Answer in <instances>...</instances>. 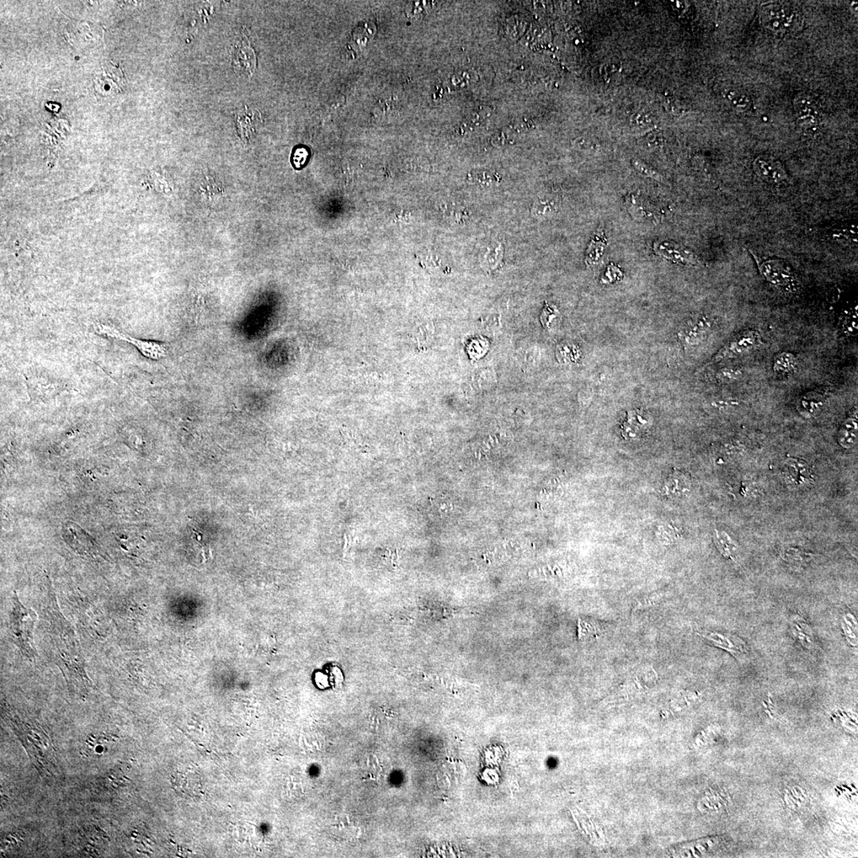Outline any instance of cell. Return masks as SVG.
<instances>
[{"mask_svg": "<svg viewBox=\"0 0 858 858\" xmlns=\"http://www.w3.org/2000/svg\"><path fill=\"white\" fill-rule=\"evenodd\" d=\"M4 717L12 727L41 776L46 780L55 777L57 774L56 750L47 730L33 719L22 718L6 708Z\"/></svg>", "mask_w": 858, "mask_h": 858, "instance_id": "1", "label": "cell"}, {"mask_svg": "<svg viewBox=\"0 0 858 858\" xmlns=\"http://www.w3.org/2000/svg\"><path fill=\"white\" fill-rule=\"evenodd\" d=\"M37 619L38 616L36 613L26 607L20 601L17 594H14L10 612V636L21 653L30 660H34L38 655L34 644Z\"/></svg>", "mask_w": 858, "mask_h": 858, "instance_id": "2", "label": "cell"}, {"mask_svg": "<svg viewBox=\"0 0 858 858\" xmlns=\"http://www.w3.org/2000/svg\"><path fill=\"white\" fill-rule=\"evenodd\" d=\"M760 19L765 28L776 34H792L798 30L801 25V18L798 12L781 3L762 5Z\"/></svg>", "mask_w": 858, "mask_h": 858, "instance_id": "3", "label": "cell"}, {"mask_svg": "<svg viewBox=\"0 0 858 858\" xmlns=\"http://www.w3.org/2000/svg\"><path fill=\"white\" fill-rule=\"evenodd\" d=\"M93 329L95 333L106 338L125 341L131 344L149 360H160L166 355V345L163 343L134 338L129 335L121 333L118 329L100 322L94 323Z\"/></svg>", "mask_w": 858, "mask_h": 858, "instance_id": "4", "label": "cell"}, {"mask_svg": "<svg viewBox=\"0 0 858 858\" xmlns=\"http://www.w3.org/2000/svg\"><path fill=\"white\" fill-rule=\"evenodd\" d=\"M761 343L760 333L756 329H746L740 332L725 344L711 360L710 364L738 358L750 353Z\"/></svg>", "mask_w": 858, "mask_h": 858, "instance_id": "5", "label": "cell"}, {"mask_svg": "<svg viewBox=\"0 0 858 858\" xmlns=\"http://www.w3.org/2000/svg\"><path fill=\"white\" fill-rule=\"evenodd\" d=\"M793 108L797 124L804 131L810 134L819 132L823 122V114L817 100L808 94L801 93L794 100Z\"/></svg>", "mask_w": 858, "mask_h": 858, "instance_id": "6", "label": "cell"}, {"mask_svg": "<svg viewBox=\"0 0 858 858\" xmlns=\"http://www.w3.org/2000/svg\"><path fill=\"white\" fill-rule=\"evenodd\" d=\"M109 843V837L97 826L89 825L79 830L75 850L80 857H98Z\"/></svg>", "mask_w": 858, "mask_h": 858, "instance_id": "7", "label": "cell"}, {"mask_svg": "<svg viewBox=\"0 0 858 858\" xmlns=\"http://www.w3.org/2000/svg\"><path fill=\"white\" fill-rule=\"evenodd\" d=\"M131 766L130 764L122 762L114 769L106 772L104 775L91 783V790L98 796L116 795L119 792L124 790L129 783V777L127 772L131 769Z\"/></svg>", "mask_w": 858, "mask_h": 858, "instance_id": "8", "label": "cell"}, {"mask_svg": "<svg viewBox=\"0 0 858 858\" xmlns=\"http://www.w3.org/2000/svg\"><path fill=\"white\" fill-rule=\"evenodd\" d=\"M93 89L100 97L119 93L124 86V77L121 68L113 62H106L93 78Z\"/></svg>", "mask_w": 858, "mask_h": 858, "instance_id": "9", "label": "cell"}, {"mask_svg": "<svg viewBox=\"0 0 858 858\" xmlns=\"http://www.w3.org/2000/svg\"><path fill=\"white\" fill-rule=\"evenodd\" d=\"M785 481L792 487L803 488L814 482L813 470L808 462L799 458L790 457L783 468Z\"/></svg>", "mask_w": 858, "mask_h": 858, "instance_id": "10", "label": "cell"}, {"mask_svg": "<svg viewBox=\"0 0 858 858\" xmlns=\"http://www.w3.org/2000/svg\"><path fill=\"white\" fill-rule=\"evenodd\" d=\"M829 395V388L825 386L803 393L797 400V411L804 418H812L822 411Z\"/></svg>", "mask_w": 858, "mask_h": 858, "instance_id": "11", "label": "cell"}, {"mask_svg": "<svg viewBox=\"0 0 858 858\" xmlns=\"http://www.w3.org/2000/svg\"><path fill=\"white\" fill-rule=\"evenodd\" d=\"M711 326L712 322L707 317L701 316L691 319L680 329L679 339L686 348L700 345L707 338Z\"/></svg>", "mask_w": 858, "mask_h": 858, "instance_id": "12", "label": "cell"}, {"mask_svg": "<svg viewBox=\"0 0 858 858\" xmlns=\"http://www.w3.org/2000/svg\"><path fill=\"white\" fill-rule=\"evenodd\" d=\"M754 171L766 183L779 184L787 178L783 164L776 158L765 156L756 158L753 164Z\"/></svg>", "mask_w": 858, "mask_h": 858, "instance_id": "13", "label": "cell"}, {"mask_svg": "<svg viewBox=\"0 0 858 858\" xmlns=\"http://www.w3.org/2000/svg\"><path fill=\"white\" fill-rule=\"evenodd\" d=\"M119 735L106 731L90 733L85 738L81 754L84 758L99 756L108 752L110 746L119 740Z\"/></svg>", "mask_w": 858, "mask_h": 858, "instance_id": "14", "label": "cell"}, {"mask_svg": "<svg viewBox=\"0 0 858 858\" xmlns=\"http://www.w3.org/2000/svg\"><path fill=\"white\" fill-rule=\"evenodd\" d=\"M247 41L243 40L234 46L232 61L236 73L243 76L250 77L254 71L257 58L252 48Z\"/></svg>", "mask_w": 858, "mask_h": 858, "instance_id": "15", "label": "cell"}, {"mask_svg": "<svg viewBox=\"0 0 858 858\" xmlns=\"http://www.w3.org/2000/svg\"><path fill=\"white\" fill-rule=\"evenodd\" d=\"M691 482L684 472L674 470L666 479L662 487V494L670 498H683L689 494Z\"/></svg>", "mask_w": 858, "mask_h": 858, "instance_id": "16", "label": "cell"}, {"mask_svg": "<svg viewBox=\"0 0 858 858\" xmlns=\"http://www.w3.org/2000/svg\"><path fill=\"white\" fill-rule=\"evenodd\" d=\"M761 270L766 280L772 285L782 288L785 290L792 291L794 279L792 274L787 270L779 265H774V263H764L761 265Z\"/></svg>", "mask_w": 858, "mask_h": 858, "instance_id": "17", "label": "cell"}, {"mask_svg": "<svg viewBox=\"0 0 858 858\" xmlns=\"http://www.w3.org/2000/svg\"><path fill=\"white\" fill-rule=\"evenodd\" d=\"M857 408L852 411L840 426L838 435L839 444L845 449H851L857 444Z\"/></svg>", "mask_w": 858, "mask_h": 858, "instance_id": "18", "label": "cell"}, {"mask_svg": "<svg viewBox=\"0 0 858 858\" xmlns=\"http://www.w3.org/2000/svg\"><path fill=\"white\" fill-rule=\"evenodd\" d=\"M605 628L593 618H581L577 622L578 639L581 642H593L604 636Z\"/></svg>", "mask_w": 858, "mask_h": 858, "instance_id": "19", "label": "cell"}, {"mask_svg": "<svg viewBox=\"0 0 858 858\" xmlns=\"http://www.w3.org/2000/svg\"><path fill=\"white\" fill-rule=\"evenodd\" d=\"M723 97L730 108L740 113H747L752 109V100L749 95L738 89H730L724 93Z\"/></svg>", "mask_w": 858, "mask_h": 858, "instance_id": "20", "label": "cell"}, {"mask_svg": "<svg viewBox=\"0 0 858 858\" xmlns=\"http://www.w3.org/2000/svg\"><path fill=\"white\" fill-rule=\"evenodd\" d=\"M26 833L23 830H16L2 837L1 854L4 856L16 855V852L23 848Z\"/></svg>", "mask_w": 858, "mask_h": 858, "instance_id": "21", "label": "cell"}, {"mask_svg": "<svg viewBox=\"0 0 858 858\" xmlns=\"http://www.w3.org/2000/svg\"><path fill=\"white\" fill-rule=\"evenodd\" d=\"M796 366V355L787 351L778 353L772 361V370L779 375L786 376L793 374Z\"/></svg>", "mask_w": 858, "mask_h": 858, "instance_id": "22", "label": "cell"}, {"mask_svg": "<svg viewBox=\"0 0 858 858\" xmlns=\"http://www.w3.org/2000/svg\"><path fill=\"white\" fill-rule=\"evenodd\" d=\"M744 375L742 366L729 365L721 367L714 373L712 380L718 384H731L740 380Z\"/></svg>", "mask_w": 858, "mask_h": 858, "instance_id": "23", "label": "cell"}, {"mask_svg": "<svg viewBox=\"0 0 858 858\" xmlns=\"http://www.w3.org/2000/svg\"><path fill=\"white\" fill-rule=\"evenodd\" d=\"M649 425L648 420L643 419L642 415L638 412H631L628 414L627 422L623 426L624 429V436L631 437V438H637L639 435H642L643 431Z\"/></svg>", "mask_w": 858, "mask_h": 858, "instance_id": "24", "label": "cell"}, {"mask_svg": "<svg viewBox=\"0 0 858 858\" xmlns=\"http://www.w3.org/2000/svg\"><path fill=\"white\" fill-rule=\"evenodd\" d=\"M714 541L724 557L733 558V554L736 552L737 548L727 532L716 530L714 532Z\"/></svg>", "mask_w": 858, "mask_h": 858, "instance_id": "25", "label": "cell"}, {"mask_svg": "<svg viewBox=\"0 0 858 858\" xmlns=\"http://www.w3.org/2000/svg\"><path fill=\"white\" fill-rule=\"evenodd\" d=\"M857 306L844 314L840 321V332L844 337H852L857 333Z\"/></svg>", "mask_w": 858, "mask_h": 858, "instance_id": "26", "label": "cell"}, {"mask_svg": "<svg viewBox=\"0 0 858 858\" xmlns=\"http://www.w3.org/2000/svg\"><path fill=\"white\" fill-rule=\"evenodd\" d=\"M503 254L502 245L498 244L497 247L496 245H494L483 255L482 264L492 269L500 262Z\"/></svg>", "mask_w": 858, "mask_h": 858, "instance_id": "27", "label": "cell"}, {"mask_svg": "<svg viewBox=\"0 0 858 858\" xmlns=\"http://www.w3.org/2000/svg\"><path fill=\"white\" fill-rule=\"evenodd\" d=\"M561 313L555 306H551L546 304L545 308L541 315V321L543 328L550 329L552 324L557 319H561Z\"/></svg>", "mask_w": 858, "mask_h": 858, "instance_id": "28", "label": "cell"}, {"mask_svg": "<svg viewBox=\"0 0 858 858\" xmlns=\"http://www.w3.org/2000/svg\"><path fill=\"white\" fill-rule=\"evenodd\" d=\"M740 404L742 403L736 398H718L712 402L711 407L718 411H727L740 407Z\"/></svg>", "mask_w": 858, "mask_h": 858, "instance_id": "29", "label": "cell"}, {"mask_svg": "<svg viewBox=\"0 0 858 858\" xmlns=\"http://www.w3.org/2000/svg\"><path fill=\"white\" fill-rule=\"evenodd\" d=\"M662 599L663 595H653L647 598H643L637 602L633 611L642 610L652 607L653 605H658Z\"/></svg>", "mask_w": 858, "mask_h": 858, "instance_id": "30", "label": "cell"}, {"mask_svg": "<svg viewBox=\"0 0 858 858\" xmlns=\"http://www.w3.org/2000/svg\"><path fill=\"white\" fill-rule=\"evenodd\" d=\"M633 166L635 167V168L638 170L639 172H641L642 174L647 176V177L652 178L655 180H658L660 181L663 180V178L662 177V175H660L658 173L654 171V170H653L652 169H650L649 167L646 166V164H644L639 161H634Z\"/></svg>", "mask_w": 858, "mask_h": 858, "instance_id": "31", "label": "cell"}, {"mask_svg": "<svg viewBox=\"0 0 858 858\" xmlns=\"http://www.w3.org/2000/svg\"><path fill=\"white\" fill-rule=\"evenodd\" d=\"M308 156V153L306 150H305V149L304 148L297 149V150L295 151L294 154V163L296 167L297 168L301 167L303 165L305 164V162H306Z\"/></svg>", "mask_w": 858, "mask_h": 858, "instance_id": "32", "label": "cell"}, {"mask_svg": "<svg viewBox=\"0 0 858 858\" xmlns=\"http://www.w3.org/2000/svg\"><path fill=\"white\" fill-rule=\"evenodd\" d=\"M651 120H652L651 117L647 116L646 115H643L639 117V118H637L638 124H642V125H648L649 124H650V122H651Z\"/></svg>", "mask_w": 858, "mask_h": 858, "instance_id": "33", "label": "cell"}]
</instances>
